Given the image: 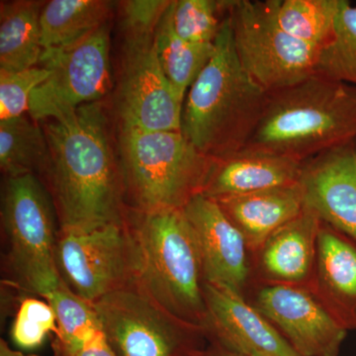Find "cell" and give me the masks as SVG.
<instances>
[{"label": "cell", "instance_id": "9c48e42d", "mask_svg": "<svg viewBox=\"0 0 356 356\" xmlns=\"http://www.w3.org/2000/svg\"><path fill=\"white\" fill-rule=\"evenodd\" d=\"M39 65L50 76L30 96L28 113L33 120L58 118L100 102L111 86L108 26L67 48L44 51Z\"/></svg>", "mask_w": 356, "mask_h": 356}, {"label": "cell", "instance_id": "d6986e66", "mask_svg": "<svg viewBox=\"0 0 356 356\" xmlns=\"http://www.w3.org/2000/svg\"><path fill=\"white\" fill-rule=\"evenodd\" d=\"M215 201L242 233L252 254L273 232L298 216L304 208L298 182Z\"/></svg>", "mask_w": 356, "mask_h": 356}, {"label": "cell", "instance_id": "f1b7e54d", "mask_svg": "<svg viewBox=\"0 0 356 356\" xmlns=\"http://www.w3.org/2000/svg\"><path fill=\"white\" fill-rule=\"evenodd\" d=\"M50 76L43 67L7 72L0 70V121L17 118L29 111L30 96Z\"/></svg>", "mask_w": 356, "mask_h": 356}, {"label": "cell", "instance_id": "2e32d148", "mask_svg": "<svg viewBox=\"0 0 356 356\" xmlns=\"http://www.w3.org/2000/svg\"><path fill=\"white\" fill-rule=\"evenodd\" d=\"M321 222L318 215L304 206L298 216L273 232L252 254V283L308 287Z\"/></svg>", "mask_w": 356, "mask_h": 356}, {"label": "cell", "instance_id": "cb8c5ba5", "mask_svg": "<svg viewBox=\"0 0 356 356\" xmlns=\"http://www.w3.org/2000/svg\"><path fill=\"white\" fill-rule=\"evenodd\" d=\"M48 163V143L36 123L25 115L0 121V166L7 177L35 175Z\"/></svg>", "mask_w": 356, "mask_h": 356}, {"label": "cell", "instance_id": "6da1fadb", "mask_svg": "<svg viewBox=\"0 0 356 356\" xmlns=\"http://www.w3.org/2000/svg\"><path fill=\"white\" fill-rule=\"evenodd\" d=\"M44 122L51 196L60 231L88 232L125 222V186L102 102Z\"/></svg>", "mask_w": 356, "mask_h": 356}, {"label": "cell", "instance_id": "5bb4252c", "mask_svg": "<svg viewBox=\"0 0 356 356\" xmlns=\"http://www.w3.org/2000/svg\"><path fill=\"white\" fill-rule=\"evenodd\" d=\"M298 184L305 207L356 241V138L304 161Z\"/></svg>", "mask_w": 356, "mask_h": 356}, {"label": "cell", "instance_id": "f546056e", "mask_svg": "<svg viewBox=\"0 0 356 356\" xmlns=\"http://www.w3.org/2000/svg\"><path fill=\"white\" fill-rule=\"evenodd\" d=\"M170 0H129L122 3V32L154 33L172 4Z\"/></svg>", "mask_w": 356, "mask_h": 356}, {"label": "cell", "instance_id": "d6a6232c", "mask_svg": "<svg viewBox=\"0 0 356 356\" xmlns=\"http://www.w3.org/2000/svg\"><path fill=\"white\" fill-rule=\"evenodd\" d=\"M0 356H37L34 355H25L21 351L13 350L4 339L0 341Z\"/></svg>", "mask_w": 356, "mask_h": 356}, {"label": "cell", "instance_id": "d4e9b609", "mask_svg": "<svg viewBox=\"0 0 356 356\" xmlns=\"http://www.w3.org/2000/svg\"><path fill=\"white\" fill-rule=\"evenodd\" d=\"M44 299L57 318V341L77 348L92 341L103 329L92 304L79 297L60 278L58 287Z\"/></svg>", "mask_w": 356, "mask_h": 356}, {"label": "cell", "instance_id": "83f0119b", "mask_svg": "<svg viewBox=\"0 0 356 356\" xmlns=\"http://www.w3.org/2000/svg\"><path fill=\"white\" fill-rule=\"evenodd\" d=\"M51 332H58L57 318L48 302L35 298H26L11 327V339L16 346L24 350H32L41 346Z\"/></svg>", "mask_w": 356, "mask_h": 356}, {"label": "cell", "instance_id": "7a4b0ae2", "mask_svg": "<svg viewBox=\"0 0 356 356\" xmlns=\"http://www.w3.org/2000/svg\"><path fill=\"white\" fill-rule=\"evenodd\" d=\"M214 44V55L185 97L180 131L201 154L220 161L247 147L268 92L238 62L229 13Z\"/></svg>", "mask_w": 356, "mask_h": 356}, {"label": "cell", "instance_id": "484cf974", "mask_svg": "<svg viewBox=\"0 0 356 356\" xmlns=\"http://www.w3.org/2000/svg\"><path fill=\"white\" fill-rule=\"evenodd\" d=\"M315 74L356 88V6L341 0L331 41L320 49Z\"/></svg>", "mask_w": 356, "mask_h": 356}, {"label": "cell", "instance_id": "8992f818", "mask_svg": "<svg viewBox=\"0 0 356 356\" xmlns=\"http://www.w3.org/2000/svg\"><path fill=\"white\" fill-rule=\"evenodd\" d=\"M1 220L14 280L44 298L60 281L56 262L60 228L53 199L36 175L7 177Z\"/></svg>", "mask_w": 356, "mask_h": 356}, {"label": "cell", "instance_id": "1f68e13d", "mask_svg": "<svg viewBox=\"0 0 356 356\" xmlns=\"http://www.w3.org/2000/svg\"><path fill=\"white\" fill-rule=\"evenodd\" d=\"M210 341L211 346L209 348L196 351L191 356H245L227 350V348H222V346L215 343V341Z\"/></svg>", "mask_w": 356, "mask_h": 356}, {"label": "cell", "instance_id": "4316f807", "mask_svg": "<svg viewBox=\"0 0 356 356\" xmlns=\"http://www.w3.org/2000/svg\"><path fill=\"white\" fill-rule=\"evenodd\" d=\"M232 0H178L173 27L180 38L193 44H214L229 16Z\"/></svg>", "mask_w": 356, "mask_h": 356}, {"label": "cell", "instance_id": "5b68a950", "mask_svg": "<svg viewBox=\"0 0 356 356\" xmlns=\"http://www.w3.org/2000/svg\"><path fill=\"white\" fill-rule=\"evenodd\" d=\"M120 154L125 191L140 212L181 211L203 193L218 161L181 131L121 129Z\"/></svg>", "mask_w": 356, "mask_h": 356}, {"label": "cell", "instance_id": "ac0fdd59", "mask_svg": "<svg viewBox=\"0 0 356 356\" xmlns=\"http://www.w3.org/2000/svg\"><path fill=\"white\" fill-rule=\"evenodd\" d=\"M302 165L280 154L243 149L217 161L202 194L216 200L297 184Z\"/></svg>", "mask_w": 356, "mask_h": 356}, {"label": "cell", "instance_id": "ba28073f", "mask_svg": "<svg viewBox=\"0 0 356 356\" xmlns=\"http://www.w3.org/2000/svg\"><path fill=\"white\" fill-rule=\"evenodd\" d=\"M229 20L238 62L266 92L289 88L315 74L320 49L283 31L264 2L232 0Z\"/></svg>", "mask_w": 356, "mask_h": 356}, {"label": "cell", "instance_id": "277c9868", "mask_svg": "<svg viewBox=\"0 0 356 356\" xmlns=\"http://www.w3.org/2000/svg\"><path fill=\"white\" fill-rule=\"evenodd\" d=\"M126 224L133 243L136 283L173 317L204 331L207 307L202 264L182 210H135L126 216Z\"/></svg>", "mask_w": 356, "mask_h": 356}, {"label": "cell", "instance_id": "3957f363", "mask_svg": "<svg viewBox=\"0 0 356 356\" xmlns=\"http://www.w3.org/2000/svg\"><path fill=\"white\" fill-rule=\"evenodd\" d=\"M356 138V88L314 74L268 93L245 149L304 163Z\"/></svg>", "mask_w": 356, "mask_h": 356}, {"label": "cell", "instance_id": "4fadbf2b", "mask_svg": "<svg viewBox=\"0 0 356 356\" xmlns=\"http://www.w3.org/2000/svg\"><path fill=\"white\" fill-rule=\"evenodd\" d=\"M195 235L206 283L245 299L252 283V252L245 238L216 201L203 194L182 209Z\"/></svg>", "mask_w": 356, "mask_h": 356}, {"label": "cell", "instance_id": "52a82bcc", "mask_svg": "<svg viewBox=\"0 0 356 356\" xmlns=\"http://www.w3.org/2000/svg\"><path fill=\"white\" fill-rule=\"evenodd\" d=\"M92 305L118 356H191L202 350L203 330L173 317L136 282Z\"/></svg>", "mask_w": 356, "mask_h": 356}, {"label": "cell", "instance_id": "7c38bea8", "mask_svg": "<svg viewBox=\"0 0 356 356\" xmlns=\"http://www.w3.org/2000/svg\"><path fill=\"white\" fill-rule=\"evenodd\" d=\"M245 300L298 356H339L348 331L337 324L308 287L252 283Z\"/></svg>", "mask_w": 356, "mask_h": 356}, {"label": "cell", "instance_id": "4dcf8cb0", "mask_svg": "<svg viewBox=\"0 0 356 356\" xmlns=\"http://www.w3.org/2000/svg\"><path fill=\"white\" fill-rule=\"evenodd\" d=\"M57 356H118L115 353L104 332L81 348H70L56 341Z\"/></svg>", "mask_w": 356, "mask_h": 356}, {"label": "cell", "instance_id": "ffe728a7", "mask_svg": "<svg viewBox=\"0 0 356 356\" xmlns=\"http://www.w3.org/2000/svg\"><path fill=\"white\" fill-rule=\"evenodd\" d=\"M41 3L13 1L0 10V70L18 72L39 65L43 53L40 16Z\"/></svg>", "mask_w": 356, "mask_h": 356}, {"label": "cell", "instance_id": "9a60e30c", "mask_svg": "<svg viewBox=\"0 0 356 356\" xmlns=\"http://www.w3.org/2000/svg\"><path fill=\"white\" fill-rule=\"evenodd\" d=\"M206 337L245 356H298L268 321L241 295L206 283Z\"/></svg>", "mask_w": 356, "mask_h": 356}, {"label": "cell", "instance_id": "30bf717a", "mask_svg": "<svg viewBox=\"0 0 356 356\" xmlns=\"http://www.w3.org/2000/svg\"><path fill=\"white\" fill-rule=\"evenodd\" d=\"M58 274L76 295L93 304L136 282L132 238L125 222L88 232L58 231Z\"/></svg>", "mask_w": 356, "mask_h": 356}, {"label": "cell", "instance_id": "603a6c76", "mask_svg": "<svg viewBox=\"0 0 356 356\" xmlns=\"http://www.w3.org/2000/svg\"><path fill=\"white\" fill-rule=\"evenodd\" d=\"M271 17L295 39L321 49L334 36L341 0H266Z\"/></svg>", "mask_w": 356, "mask_h": 356}, {"label": "cell", "instance_id": "8fae6325", "mask_svg": "<svg viewBox=\"0 0 356 356\" xmlns=\"http://www.w3.org/2000/svg\"><path fill=\"white\" fill-rule=\"evenodd\" d=\"M154 33L123 32L118 89L122 129L180 131L184 100L172 88L156 55Z\"/></svg>", "mask_w": 356, "mask_h": 356}, {"label": "cell", "instance_id": "7402d4cb", "mask_svg": "<svg viewBox=\"0 0 356 356\" xmlns=\"http://www.w3.org/2000/svg\"><path fill=\"white\" fill-rule=\"evenodd\" d=\"M172 2L154 34L156 55L177 95L185 100L187 92L214 55L215 44H193L180 38L173 27Z\"/></svg>", "mask_w": 356, "mask_h": 356}, {"label": "cell", "instance_id": "e0dca14e", "mask_svg": "<svg viewBox=\"0 0 356 356\" xmlns=\"http://www.w3.org/2000/svg\"><path fill=\"white\" fill-rule=\"evenodd\" d=\"M308 288L337 324L356 331V241L324 222Z\"/></svg>", "mask_w": 356, "mask_h": 356}, {"label": "cell", "instance_id": "44dd1931", "mask_svg": "<svg viewBox=\"0 0 356 356\" xmlns=\"http://www.w3.org/2000/svg\"><path fill=\"white\" fill-rule=\"evenodd\" d=\"M112 3L104 0H51L40 16L44 51L60 50L106 24Z\"/></svg>", "mask_w": 356, "mask_h": 356}]
</instances>
